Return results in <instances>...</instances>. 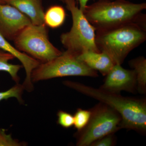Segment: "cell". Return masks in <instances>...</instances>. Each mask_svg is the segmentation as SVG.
Returning <instances> with one entry per match:
<instances>
[{"instance_id": "obj_17", "label": "cell", "mask_w": 146, "mask_h": 146, "mask_svg": "<svg viewBox=\"0 0 146 146\" xmlns=\"http://www.w3.org/2000/svg\"><path fill=\"white\" fill-rule=\"evenodd\" d=\"M25 90L23 84H16L10 89L7 91L0 92V102L3 100H7L10 98H15L17 99L19 103L24 104L23 100L22 98L23 93Z\"/></svg>"}, {"instance_id": "obj_10", "label": "cell", "mask_w": 146, "mask_h": 146, "mask_svg": "<svg viewBox=\"0 0 146 146\" xmlns=\"http://www.w3.org/2000/svg\"><path fill=\"white\" fill-rule=\"evenodd\" d=\"M0 49L9 53L18 58L22 64L25 70L26 78L23 83L25 90L29 92H31L34 89L33 83L32 82L31 75L34 69L40 64L39 62L25 53L20 51L8 42L0 33Z\"/></svg>"}, {"instance_id": "obj_19", "label": "cell", "mask_w": 146, "mask_h": 146, "mask_svg": "<svg viewBox=\"0 0 146 146\" xmlns=\"http://www.w3.org/2000/svg\"><path fill=\"white\" fill-rule=\"evenodd\" d=\"M57 123L64 128H69L74 126V116L70 113L63 110H59L57 113Z\"/></svg>"}, {"instance_id": "obj_14", "label": "cell", "mask_w": 146, "mask_h": 146, "mask_svg": "<svg viewBox=\"0 0 146 146\" xmlns=\"http://www.w3.org/2000/svg\"><path fill=\"white\" fill-rule=\"evenodd\" d=\"M65 17V10L62 7L59 5L52 6L44 13V23L51 28H57L63 25Z\"/></svg>"}, {"instance_id": "obj_13", "label": "cell", "mask_w": 146, "mask_h": 146, "mask_svg": "<svg viewBox=\"0 0 146 146\" xmlns=\"http://www.w3.org/2000/svg\"><path fill=\"white\" fill-rule=\"evenodd\" d=\"M136 74L137 91L139 94L146 93V59L144 56H139L129 62Z\"/></svg>"}, {"instance_id": "obj_8", "label": "cell", "mask_w": 146, "mask_h": 146, "mask_svg": "<svg viewBox=\"0 0 146 146\" xmlns=\"http://www.w3.org/2000/svg\"><path fill=\"white\" fill-rule=\"evenodd\" d=\"M26 16L13 6L0 3V33L7 40H13L31 24Z\"/></svg>"}, {"instance_id": "obj_7", "label": "cell", "mask_w": 146, "mask_h": 146, "mask_svg": "<svg viewBox=\"0 0 146 146\" xmlns=\"http://www.w3.org/2000/svg\"><path fill=\"white\" fill-rule=\"evenodd\" d=\"M13 41L19 50L29 55L40 63L48 62L62 53L50 42L45 24H30Z\"/></svg>"}, {"instance_id": "obj_1", "label": "cell", "mask_w": 146, "mask_h": 146, "mask_svg": "<svg viewBox=\"0 0 146 146\" xmlns=\"http://www.w3.org/2000/svg\"><path fill=\"white\" fill-rule=\"evenodd\" d=\"M64 85L85 96L107 105L118 112L121 118V128L133 130L145 134L146 131L145 99L123 97L120 94L71 81L63 82Z\"/></svg>"}, {"instance_id": "obj_5", "label": "cell", "mask_w": 146, "mask_h": 146, "mask_svg": "<svg viewBox=\"0 0 146 146\" xmlns=\"http://www.w3.org/2000/svg\"><path fill=\"white\" fill-rule=\"evenodd\" d=\"M90 110L91 116L88 124L74 134L76 146H90L98 139L121 129V116L107 105L100 102Z\"/></svg>"}, {"instance_id": "obj_11", "label": "cell", "mask_w": 146, "mask_h": 146, "mask_svg": "<svg viewBox=\"0 0 146 146\" xmlns=\"http://www.w3.org/2000/svg\"><path fill=\"white\" fill-rule=\"evenodd\" d=\"M6 3L13 6L25 14L33 25L45 24V13L41 0H6Z\"/></svg>"}, {"instance_id": "obj_9", "label": "cell", "mask_w": 146, "mask_h": 146, "mask_svg": "<svg viewBox=\"0 0 146 146\" xmlns=\"http://www.w3.org/2000/svg\"><path fill=\"white\" fill-rule=\"evenodd\" d=\"M106 76L104 83L100 88L104 91L117 94L121 91L134 94L137 91L136 74L133 70L115 64Z\"/></svg>"}, {"instance_id": "obj_2", "label": "cell", "mask_w": 146, "mask_h": 146, "mask_svg": "<svg viewBox=\"0 0 146 146\" xmlns=\"http://www.w3.org/2000/svg\"><path fill=\"white\" fill-rule=\"evenodd\" d=\"M146 20L96 31V42L115 64L121 65L129 54L146 39Z\"/></svg>"}, {"instance_id": "obj_18", "label": "cell", "mask_w": 146, "mask_h": 146, "mask_svg": "<svg viewBox=\"0 0 146 146\" xmlns=\"http://www.w3.org/2000/svg\"><path fill=\"white\" fill-rule=\"evenodd\" d=\"M6 129L0 128V146H25L27 145L25 142H20L14 139L11 134L6 133Z\"/></svg>"}, {"instance_id": "obj_22", "label": "cell", "mask_w": 146, "mask_h": 146, "mask_svg": "<svg viewBox=\"0 0 146 146\" xmlns=\"http://www.w3.org/2000/svg\"><path fill=\"white\" fill-rule=\"evenodd\" d=\"M6 0H0V3H6Z\"/></svg>"}, {"instance_id": "obj_21", "label": "cell", "mask_w": 146, "mask_h": 146, "mask_svg": "<svg viewBox=\"0 0 146 146\" xmlns=\"http://www.w3.org/2000/svg\"><path fill=\"white\" fill-rule=\"evenodd\" d=\"M77 1L79 3L80 6L79 8L83 11L86 6L87 5V2L89 0H77Z\"/></svg>"}, {"instance_id": "obj_16", "label": "cell", "mask_w": 146, "mask_h": 146, "mask_svg": "<svg viewBox=\"0 0 146 146\" xmlns=\"http://www.w3.org/2000/svg\"><path fill=\"white\" fill-rule=\"evenodd\" d=\"M91 116L90 110L78 108L74 115V126L77 131L83 129L88 124Z\"/></svg>"}, {"instance_id": "obj_4", "label": "cell", "mask_w": 146, "mask_h": 146, "mask_svg": "<svg viewBox=\"0 0 146 146\" xmlns=\"http://www.w3.org/2000/svg\"><path fill=\"white\" fill-rule=\"evenodd\" d=\"M70 11L72 25L70 30L60 35V42L66 50L78 56L86 51L100 52L96 42V31L76 4L75 0H65Z\"/></svg>"}, {"instance_id": "obj_12", "label": "cell", "mask_w": 146, "mask_h": 146, "mask_svg": "<svg viewBox=\"0 0 146 146\" xmlns=\"http://www.w3.org/2000/svg\"><path fill=\"white\" fill-rule=\"evenodd\" d=\"M78 58L89 68L99 71L103 76H106L115 65L109 56L104 52L86 51L78 55Z\"/></svg>"}, {"instance_id": "obj_3", "label": "cell", "mask_w": 146, "mask_h": 146, "mask_svg": "<svg viewBox=\"0 0 146 146\" xmlns=\"http://www.w3.org/2000/svg\"><path fill=\"white\" fill-rule=\"evenodd\" d=\"M146 9L145 3H135L128 0H99L86 5L82 11L97 31L146 20V15L142 13Z\"/></svg>"}, {"instance_id": "obj_15", "label": "cell", "mask_w": 146, "mask_h": 146, "mask_svg": "<svg viewBox=\"0 0 146 146\" xmlns=\"http://www.w3.org/2000/svg\"><path fill=\"white\" fill-rule=\"evenodd\" d=\"M15 58L13 55L0 49V71L8 73L13 81L17 84L19 83L20 80L18 72L22 66L9 63L10 60Z\"/></svg>"}, {"instance_id": "obj_20", "label": "cell", "mask_w": 146, "mask_h": 146, "mask_svg": "<svg viewBox=\"0 0 146 146\" xmlns=\"http://www.w3.org/2000/svg\"><path fill=\"white\" fill-rule=\"evenodd\" d=\"M115 133H111L98 139L90 146H112L115 145Z\"/></svg>"}, {"instance_id": "obj_23", "label": "cell", "mask_w": 146, "mask_h": 146, "mask_svg": "<svg viewBox=\"0 0 146 146\" xmlns=\"http://www.w3.org/2000/svg\"><path fill=\"white\" fill-rule=\"evenodd\" d=\"M62 1H65V0H62Z\"/></svg>"}, {"instance_id": "obj_6", "label": "cell", "mask_w": 146, "mask_h": 146, "mask_svg": "<svg viewBox=\"0 0 146 146\" xmlns=\"http://www.w3.org/2000/svg\"><path fill=\"white\" fill-rule=\"evenodd\" d=\"M78 56L66 50L52 60L40 63L32 72V82L66 76H98L97 71L88 67Z\"/></svg>"}]
</instances>
